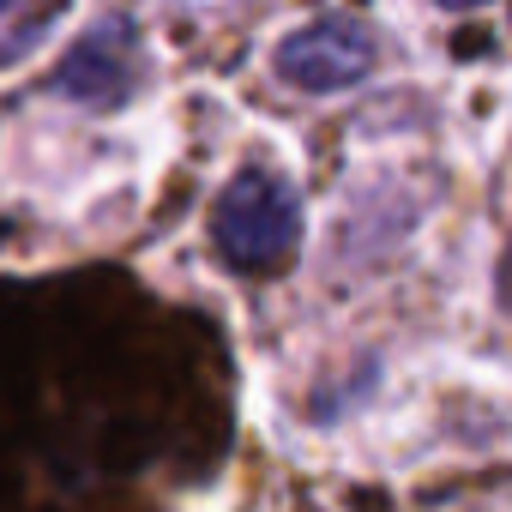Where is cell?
I'll return each instance as SVG.
<instances>
[{
  "mask_svg": "<svg viewBox=\"0 0 512 512\" xmlns=\"http://www.w3.org/2000/svg\"><path fill=\"white\" fill-rule=\"evenodd\" d=\"M500 296H506V308H512V247H506V266H500Z\"/></svg>",
  "mask_w": 512,
  "mask_h": 512,
  "instance_id": "obj_5",
  "label": "cell"
},
{
  "mask_svg": "<svg viewBox=\"0 0 512 512\" xmlns=\"http://www.w3.org/2000/svg\"><path fill=\"white\" fill-rule=\"evenodd\" d=\"M211 235H217L229 266H241V272H278L296 253V241H302V205H296V193L278 175L247 169V175H235L223 187Z\"/></svg>",
  "mask_w": 512,
  "mask_h": 512,
  "instance_id": "obj_1",
  "label": "cell"
},
{
  "mask_svg": "<svg viewBox=\"0 0 512 512\" xmlns=\"http://www.w3.org/2000/svg\"><path fill=\"white\" fill-rule=\"evenodd\" d=\"M133 79H139V43H133V31L115 25V19L97 25V31H85V37L67 49V61L55 67V91L73 97V103H85V109L121 103V97L133 91Z\"/></svg>",
  "mask_w": 512,
  "mask_h": 512,
  "instance_id": "obj_3",
  "label": "cell"
},
{
  "mask_svg": "<svg viewBox=\"0 0 512 512\" xmlns=\"http://www.w3.org/2000/svg\"><path fill=\"white\" fill-rule=\"evenodd\" d=\"M368 67H374V37L356 19H320L278 49V73L296 91H344L368 79Z\"/></svg>",
  "mask_w": 512,
  "mask_h": 512,
  "instance_id": "obj_2",
  "label": "cell"
},
{
  "mask_svg": "<svg viewBox=\"0 0 512 512\" xmlns=\"http://www.w3.org/2000/svg\"><path fill=\"white\" fill-rule=\"evenodd\" d=\"M55 13V0H0V61L25 55Z\"/></svg>",
  "mask_w": 512,
  "mask_h": 512,
  "instance_id": "obj_4",
  "label": "cell"
},
{
  "mask_svg": "<svg viewBox=\"0 0 512 512\" xmlns=\"http://www.w3.org/2000/svg\"><path fill=\"white\" fill-rule=\"evenodd\" d=\"M440 7H458L464 13V7H482V0H440Z\"/></svg>",
  "mask_w": 512,
  "mask_h": 512,
  "instance_id": "obj_6",
  "label": "cell"
}]
</instances>
